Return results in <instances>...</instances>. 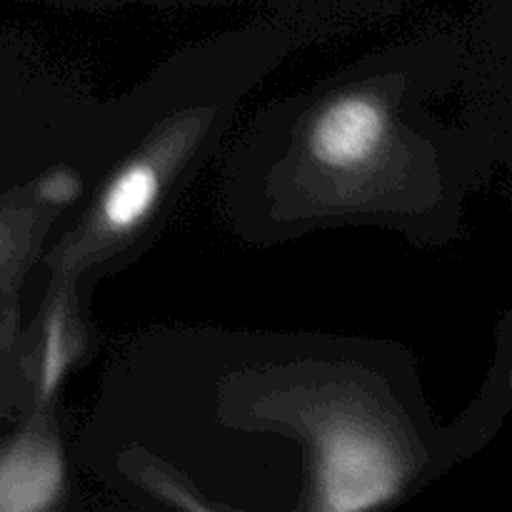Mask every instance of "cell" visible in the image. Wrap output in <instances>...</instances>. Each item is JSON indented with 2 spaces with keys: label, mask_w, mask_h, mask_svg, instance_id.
Here are the masks:
<instances>
[{
  "label": "cell",
  "mask_w": 512,
  "mask_h": 512,
  "mask_svg": "<svg viewBox=\"0 0 512 512\" xmlns=\"http://www.w3.org/2000/svg\"><path fill=\"white\" fill-rule=\"evenodd\" d=\"M388 110L373 95H345L315 118L308 145L325 168L353 170L368 165L388 138Z\"/></svg>",
  "instance_id": "7a4b0ae2"
},
{
  "label": "cell",
  "mask_w": 512,
  "mask_h": 512,
  "mask_svg": "<svg viewBox=\"0 0 512 512\" xmlns=\"http://www.w3.org/2000/svg\"><path fill=\"white\" fill-rule=\"evenodd\" d=\"M160 193V170L148 160H135L125 165L100 198V223L108 233H128L135 230L150 210Z\"/></svg>",
  "instance_id": "277c9868"
},
{
  "label": "cell",
  "mask_w": 512,
  "mask_h": 512,
  "mask_svg": "<svg viewBox=\"0 0 512 512\" xmlns=\"http://www.w3.org/2000/svg\"><path fill=\"white\" fill-rule=\"evenodd\" d=\"M63 490V460L50 435L33 430L0 450V512L48 510Z\"/></svg>",
  "instance_id": "3957f363"
},
{
  "label": "cell",
  "mask_w": 512,
  "mask_h": 512,
  "mask_svg": "<svg viewBox=\"0 0 512 512\" xmlns=\"http://www.w3.org/2000/svg\"><path fill=\"white\" fill-rule=\"evenodd\" d=\"M403 485V460L385 433L360 418L320 428L315 458L318 508L348 512L388 503Z\"/></svg>",
  "instance_id": "6da1fadb"
}]
</instances>
